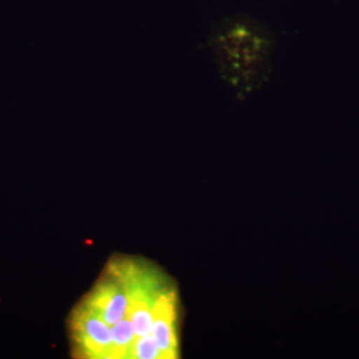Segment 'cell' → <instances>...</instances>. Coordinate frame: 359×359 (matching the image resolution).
Returning a JSON list of instances; mask_svg holds the SVG:
<instances>
[{"label": "cell", "mask_w": 359, "mask_h": 359, "mask_svg": "<svg viewBox=\"0 0 359 359\" xmlns=\"http://www.w3.org/2000/svg\"><path fill=\"white\" fill-rule=\"evenodd\" d=\"M110 264L126 289L128 316L137 337L152 334L153 311L161 294L169 287L166 278L142 259H113Z\"/></svg>", "instance_id": "obj_2"}, {"label": "cell", "mask_w": 359, "mask_h": 359, "mask_svg": "<svg viewBox=\"0 0 359 359\" xmlns=\"http://www.w3.org/2000/svg\"><path fill=\"white\" fill-rule=\"evenodd\" d=\"M111 334L114 346L113 359L132 358L137 334L128 314L115 325H111Z\"/></svg>", "instance_id": "obj_6"}, {"label": "cell", "mask_w": 359, "mask_h": 359, "mask_svg": "<svg viewBox=\"0 0 359 359\" xmlns=\"http://www.w3.org/2000/svg\"><path fill=\"white\" fill-rule=\"evenodd\" d=\"M210 47L219 74L241 95L261 88L271 76L276 37L254 18H224L212 29Z\"/></svg>", "instance_id": "obj_1"}, {"label": "cell", "mask_w": 359, "mask_h": 359, "mask_svg": "<svg viewBox=\"0 0 359 359\" xmlns=\"http://www.w3.org/2000/svg\"><path fill=\"white\" fill-rule=\"evenodd\" d=\"M69 325L71 339L78 358L113 359L114 346L110 325L83 302L73 309Z\"/></svg>", "instance_id": "obj_3"}, {"label": "cell", "mask_w": 359, "mask_h": 359, "mask_svg": "<svg viewBox=\"0 0 359 359\" xmlns=\"http://www.w3.org/2000/svg\"><path fill=\"white\" fill-rule=\"evenodd\" d=\"M177 294L168 287L161 294L153 311L152 335L162 354L163 359L179 356L178 306Z\"/></svg>", "instance_id": "obj_5"}, {"label": "cell", "mask_w": 359, "mask_h": 359, "mask_svg": "<svg viewBox=\"0 0 359 359\" xmlns=\"http://www.w3.org/2000/svg\"><path fill=\"white\" fill-rule=\"evenodd\" d=\"M82 302L110 327L128 314L126 289L121 278L110 264L105 275Z\"/></svg>", "instance_id": "obj_4"}, {"label": "cell", "mask_w": 359, "mask_h": 359, "mask_svg": "<svg viewBox=\"0 0 359 359\" xmlns=\"http://www.w3.org/2000/svg\"><path fill=\"white\" fill-rule=\"evenodd\" d=\"M132 359H163L159 346L152 334L137 337Z\"/></svg>", "instance_id": "obj_7"}]
</instances>
